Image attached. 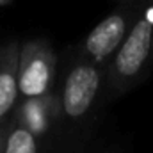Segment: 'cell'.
<instances>
[{
    "label": "cell",
    "mask_w": 153,
    "mask_h": 153,
    "mask_svg": "<svg viewBox=\"0 0 153 153\" xmlns=\"http://www.w3.org/2000/svg\"><path fill=\"white\" fill-rule=\"evenodd\" d=\"M153 46V20L143 14L126 32L109 62L107 80L114 91H125L141 75Z\"/></svg>",
    "instance_id": "1"
},
{
    "label": "cell",
    "mask_w": 153,
    "mask_h": 153,
    "mask_svg": "<svg viewBox=\"0 0 153 153\" xmlns=\"http://www.w3.org/2000/svg\"><path fill=\"white\" fill-rule=\"evenodd\" d=\"M55 78V53L45 39H32L20 48L18 93L25 100L45 98Z\"/></svg>",
    "instance_id": "2"
},
{
    "label": "cell",
    "mask_w": 153,
    "mask_h": 153,
    "mask_svg": "<svg viewBox=\"0 0 153 153\" xmlns=\"http://www.w3.org/2000/svg\"><path fill=\"white\" fill-rule=\"evenodd\" d=\"M103 76V66L87 57L70 68L61 94V109L68 119H82L91 111L102 89Z\"/></svg>",
    "instance_id": "3"
},
{
    "label": "cell",
    "mask_w": 153,
    "mask_h": 153,
    "mask_svg": "<svg viewBox=\"0 0 153 153\" xmlns=\"http://www.w3.org/2000/svg\"><path fill=\"white\" fill-rule=\"evenodd\" d=\"M128 30V14L112 13L103 18L84 41V57L105 66L119 48Z\"/></svg>",
    "instance_id": "4"
},
{
    "label": "cell",
    "mask_w": 153,
    "mask_h": 153,
    "mask_svg": "<svg viewBox=\"0 0 153 153\" xmlns=\"http://www.w3.org/2000/svg\"><path fill=\"white\" fill-rule=\"evenodd\" d=\"M18 57L20 46L16 41L0 48V125L16 105L18 98Z\"/></svg>",
    "instance_id": "5"
},
{
    "label": "cell",
    "mask_w": 153,
    "mask_h": 153,
    "mask_svg": "<svg viewBox=\"0 0 153 153\" xmlns=\"http://www.w3.org/2000/svg\"><path fill=\"white\" fill-rule=\"evenodd\" d=\"M5 153H38L36 134L22 121H11L5 139Z\"/></svg>",
    "instance_id": "6"
},
{
    "label": "cell",
    "mask_w": 153,
    "mask_h": 153,
    "mask_svg": "<svg viewBox=\"0 0 153 153\" xmlns=\"http://www.w3.org/2000/svg\"><path fill=\"white\" fill-rule=\"evenodd\" d=\"M9 125H11V121H9V123L4 121V123L0 125V153H5V139H7Z\"/></svg>",
    "instance_id": "7"
},
{
    "label": "cell",
    "mask_w": 153,
    "mask_h": 153,
    "mask_svg": "<svg viewBox=\"0 0 153 153\" xmlns=\"http://www.w3.org/2000/svg\"><path fill=\"white\" fill-rule=\"evenodd\" d=\"M117 2H130V0H117Z\"/></svg>",
    "instance_id": "8"
},
{
    "label": "cell",
    "mask_w": 153,
    "mask_h": 153,
    "mask_svg": "<svg viewBox=\"0 0 153 153\" xmlns=\"http://www.w3.org/2000/svg\"><path fill=\"white\" fill-rule=\"evenodd\" d=\"M152 50H153V46H152Z\"/></svg>",
    "instance_id": "9"
}]
</instances>
